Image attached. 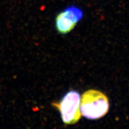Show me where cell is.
<instances>
[{
	"instance_id": "cell-1",
	"label": "cell",
	"mask_w": 129,
	"mask_h": 129,
	"mask_svg": "<svg viewBox=\"0 0 129 129\" xmlns=\"http://www.w3.org/2000/svg\"><path fill=\"white\" fill-rule=\"evenodd\" d=\"M109 108V100L104 93L97 90H88L81 97V115L90 120H98L104 117Z\"/></svg>"
},
{
	"instance_id": "cell-2",
	"label": "cell",
	"mask_w": 129,
	"mask_h": 129,
	"mask_svg": "<svg viewBox=\"0 0 129 129\" xmlns=\"http://www.w3.org/2000/svg\"><path fill=\"white\" fill-rule=\"evenodd\" d=\"M81 96L77 91L70 90L66 93L59 102L52 105L60 112L61 118L64 124L77 123L81 117L80 111Z\"/></svg>"
},
{
	"instance_id": "cell-3",
	"label": "cell",
	"mask_w": 129,
	"mask_h": 129,
	"mask_svg": "<svg viewBox=\"0 0 129 129\" xmlns=\"http://www.w3.org/2000/svg\"><path fill=\"white\" fill-rule=\"evenodd\" d=\"M83 17V11L75 6H70L57 14L56 28L61 34H67L73 30Z\"/></svg>"
}]
</instances>
